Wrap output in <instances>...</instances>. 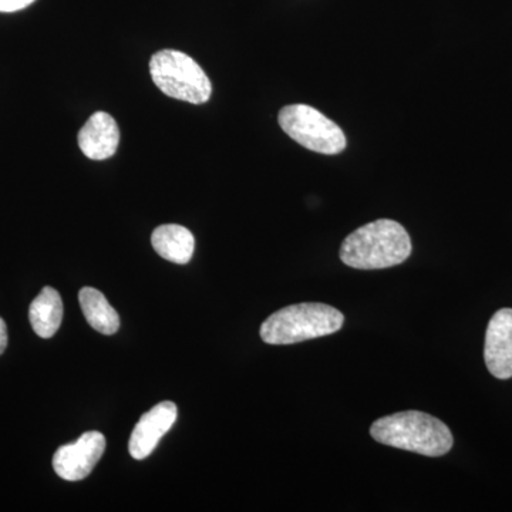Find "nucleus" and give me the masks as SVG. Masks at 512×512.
Returning <instances> with one entry per match:
<instances>
[{
	"mask_svg": "<svg viewBox=\"0 0 512 512\" xmlns=\"http://www.w3.org/2000/svg\"><path fill=\"white\" fill-rule=\"evenodd\" d=\"M412 254V239L402 224L377 220L357 228L340 247V259L350 268L373 271L403 264Z\"/></svg>",
	"mask_w": 512,
	"mask_h": 512,
	"instance_id": "nucleus-1",
	"label": "nucleus"
},
{
	"mask_svg": "<svg viewBox=\"0 0 512 512\" xmlns=\"http://www.w3.org/2000/svg\"><path fill=\"white\" fill-rule=\"evenodd\" d=\"M370 434L386 446L427 457L444 456L454 443L453 434L443 421L416 410L376 420L370 427Z\"/></svg>",
	"mask_w": 512,
	"mask_h": 512,
	"instance_id": "nucleus-2",
	"label": "nucleus"
},
{
	"mask_svg": "<svg viewBox=\"0 0 512 512\" xmlns=\"http://www.w3.org/2000/svg\"><path fill=\"white\" fill-rule=\"evenodd\" d=\"M345 316L325 303H298L272 313L262 323L261 338L268 345H293L339 332Z\"/></svg>",
	"mask_w": 512,
	"mask_h": 512,
	"instance_id": "nucleus-3",
	"label": "nucleus"
},
{
	"mask_svg": "<svg viewBox=\"0 0 512 512\" xmlns=\"http://www.w3.org/2000/svg\"><path fill=\"white\" fill-rule=\"evenodd\" d=\"M154 84L173 99L191 104L207 103L212 93L211 80L200 64L178 50H161L150 60Z\"/></svg>",
	"mask_w": 512,
	"mask_h": 512,
	"instance_id": "nucleus-4",
	"label": "nucleus"
},
{
	"mask_svg": "<svg viewBox=\"0 0 512 512\" xmlns=\"http://www.w3.org/2000/svg\"><path fill=\"white\" fill-rule=\"evenodd\" d=\"M279 126L292 140L313 153L335 156L346 148L342 128L306 104H291L279 111Z\"/></svg>",
	"mask_w": 512,
	"mask_h": 512,
	"instance_id": "nucleus-5",
	"label": "nucleus"
},
{
	"mask_svg": "<svg viewBox=\"0 0 512 512\" xmlns=\"http://www.w3.org/2000/svg\"><path fill=\"white\" fill-rule=\"evenodd\" d=\"M106 450L100 431H87L76 443L59 447L53 457L57 476L66 481H80L90 476Z\"/></svg>",
	"mask_w": 512,
	"mask_h": 512,
	"instance_id": "nucleus-6",
	"label": "nucleus"
},
{
	"mask_svg": "<svg viewBox=\"0 0 512 512\" xmlns=\"http://www.w3.org/2000/svg\"><path fill=\"white\" fill-rule=\"evenodd\" d=\"M178 409L173 402H163L143 414L128 441V451L134 460H144L156 450L163 436L177 421Z\"/></svg>",
	"mask_w": 512,
	"mask_h": 512,
	"instance_id": "nucleus-7",
	"label": "nucleus"
},
{
	"mask_svg": "<svg viewBox=\"0 0 512 512\" xmlns=\"http://www.w3.org/2000/svg\"><path fill=\"white\" fill-rule=\"evenodd\" d=\"M484 359L491 375L501 380L511 379L512 309H501L488 323Z\"/></svg>",
	"mask_w": 512,
	"mask_h": 512,
	"instance_id": "nucleus-8",
	"label": "nucleus"
},
{
	"mask_svg": "<svg viewBox=\"0 0 512 512\" xmlns=\"http://www.w3.org/2000/svg\"><path fill=\"white\" fill-rule=\"evenodd\" d=\"M79 147L90 160L101 161L113 157L120 143V130L110 114L94 113L80 130Z\"/></svg>",
	"mask_w": 512,
	"mask_h": 512,
	"instance_id": "nucleus-9",
	"label": "nucleus"
},
{
	"mask_svg": "<svg viewBox=\"0 0 512 512\" xmlns=\"http://www.w3.org/2000/svg\"><path fill=\"white\" fill-rule=\"evenodd\" d=\"M151 244L161 258L174 264H188L194 255V235L181 225L167 224L154 229Z\"/></svg>",
	"mask_w": 512,
	"mask_h": 512,
	"instance_id": "nucleus-10",
	"label": "nucleus"
},
{
	"mask_svg": "<svg viewBox=\"0 0 512 512\" xmlns=\"http://www.w3.org/2000/svg\"><path fill=\"white\" fill-rule=\"evenodd\" d=\"M29 319L36 335L43 339L56 335L63 320V302L56 289L46 286L32 302Z\"/></svg>",
	"mask_w": 512,
	"mask_h": 512,
	"instance_id": "nucleus-11",
	"label": "nucleus"
},
{
	"mask_svg": "<svg viewBox=\"0 0 512 512\" xmlns=\"http://www.w3.org/2000/svg\"><path fill=\"white\" fill-rule=\"evenodd\" d=\"M80 306L89 325L103 335H114L120 328L119 313L107 301L106 296L94 288H83L79 293Z\"/></svg>",
	"mask_w": 512,
	"mask_h": 512,
	"instance_id": "nucleus-12",
	"label": "nucleus"
},
{
	"mask_svg": "<svg viewBox=\"0 0 512 512\" xmlns=\"http://www.w3.org/2000/svg\"><path fill=\"white\" fill-rule=\"evenodd\" d=\"M35 0H0V12L12 13L28 8Z\"/></svg>",
	"mask_w": 512,
	"mask_h": 512,
	"instance_id": "nucleus-13",
	"label": "nucleus"
},
{
	"mask_svg": "<svg viewBox=\"0 0 512 512\" xmlns=\"http://www.w3.org/2000/svg\"><path fill=\"white\" fill-rule=\"evenodd\" d=\"M8 342V326H6L5 320L0 318V355L8 348Z\"/></svg>",
	"mask_w": 512,
	"mask_h": 512,
	"instance_id": "nucleus-14",
	"label": "nucleus"
}]
</instances>
